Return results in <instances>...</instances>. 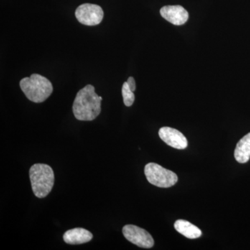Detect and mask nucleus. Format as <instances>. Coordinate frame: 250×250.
<instances>
[{"label":"nucleus","mask_w":250,"mask_h":250,"mask_svg":"<svg viewBox=\"0 0 250 250\" xmlns=\"http://www.w3.org/2000/svg\"><path fill=\"white\" fill-rule=\"evenodd\" d=\"M174 226L179 233L190 239H195L202 236L201 230L187 220H177Z\"/></svg>","instance_id":"nucleus-11"},{"label":"nucleus","mask_w":250,"mask_h":250,"mask_svg":"<svg viewBox=\"0 0 250 250\" xmlns=\"http://www.w3.org/2000/svg\"><path fill=\"white\" fill-rule=\"evenodd\" d=\"M79 22L88 26L100 24L104 17L103 10L100 6L93 4L80 5L75 11Z\"/></svg>","instance_id":"nucleus-5"},{"label":"nucleus","mask_w":250,"mask_h":250,"mask_svg":"<svg viewBox=\"0 0 250 250\" xmlns=\"http://www.w3.org/2000/svg\"><path fill=\"white\" fill-rule=\"evenodd\" d=\"M234 157L240 164H246L250 159V133L237 143Z\"/></svg>","instance_id":"nucleus-10"},{"label":"nucleus","mask_w":250,"mask_h":250,"mask_svg":"<svg viewBox=\"0 0 250 250\" xmlns=\"http://www.w3.org/2000/svg\"><path fill=\"white\" fill-rule=\"evenodd\" d=\"M123 233L126 240L140 248H151L154 246V241L150 233L136 225H125Z\"/></svg>","instance_id":"nucleus-6"},{"label":"nucleus","mask_w":250,"mask_h":250,"mask_svg":"<svg viewBox=\"0 0 250 250\" xmlns=\"http://www.w3.org/2000/svg\"><path fill=\"white\" fill-rule=\"evenodd\" d=\"M62 238L67 244L80 245L88 243L93 239V236L92 233L85 229L75 228L67 230Z\"/></svg>","instance_id":"nucleus-9"},{"label":"nucleus","mask_w":250,"mask_h":250,"mask_svg":"<svg viewBox=\"0 0 250 250\" xmlns=\"http://www.w3.org/2000/svg\"><path fill=\"white\" fill-rule=\"evenodd\" d=\"M102 100L103 98L95 93L93 85H85L77 93L74 101V116L79 121H93L101 112Z\"/></svg>","instance_id":"nucleus-1"},{"label":"nucleus","mask_w":250,"mask_h":250,"mask_svg":"<svg viewBox=\"0 0 250 250\" xmlns=\"http://www.w3.org/2000/svg\"><path fill=\"white\" fill-rule=\"evenodd\" d=\"M161 16L174 25H182L188 20V13L182 6H166L161 8Z\"/></svg>","instance_id":"nucleus-8"},{"label":"nucleus","mask_w":250,"mask_h":250,"mask_svg":"<svg viewBox=\"0 0 250 250\" xmlns=\"http://www.w3.org/2000/svg\"><path fill=\"white\" fill-rule=\"evenodd\" d=\"M31 188L36 197L44 198L52 191L54 184V173L47 164H36L29 170Z\"/></svg>","instance_id":"nucleus-3"},{"label":"nucleus","mask_w":250,"mask_h":250,"mask_svg":"<svg viewBox=\"0 0 250 250\" xmlns=\"http://www.w3.org/2000/svg\"><path fill=\"white\" fill-rule=\"evenodd\" d=\"M159 135L161 139L170 147L178 149H184L187 147V138L177 129L164 126L159 129Z\"/></svg>","instance_id":"nucleus-7"},{"label":"nucleus","mask_w":250,"mask_h":250,"mask_svg":"<svg viewBox=\"0 0 250 250\" xmlns=\"http://www.w3.org/2000/svg\"><path fill=\"white\" fill-rule=\"evenodd\" d=\"M122 94H123V100L125 106H131L134 103L135 95L134 92L132 91L126 82H125L123 85V89H122Z\"/></svg>","instance_id":"nucleus-12"},{"label":"nucleus","mask_w":250,"mask_h":250,"mask_svg":"<svg viewBox=\"0 0 250 250\" xmlns=\"http://www.w3.org/2000/svg\"><path fill=\"white\" fill-rule=\"evenodd\" d=\"M145 174L148 182L159 188H170L178 181L177 174L155 163L145 166Z\"/></svg>","instance_id":"nucleus-4"},{"label":"nucleus","mask_w":250,"mask_h":250,"mask_svg":"<svg viewBox=\"0 0 250 250\" xmlns=\"http://www.w3.org/2000/svg\"><path fill=\"white\" fill-rule=\"evenodd\" d=\"M20 86L26 97L35 103L45 101L53 92L50 81L38 74L22 79L20 82Z\"/></svg>","instance_id":"nucleus-2"},{"label":"nucleus","mask_w":250,"mask_h":250,"mask_svg":"<svg viewBox=\"0 0 250 250\" xmlns=\"http://www.w3.org/2000/svg\"><path fill=\"white\" fill-rule=\"evenodd\" d=\"M128 85L130 88V89L132 90L133 92L136 90V82H135L134 79L132 77H130L128 80L126 81Z\"/></svg>","instance_id":"nucleus-13"}]
</instances>
